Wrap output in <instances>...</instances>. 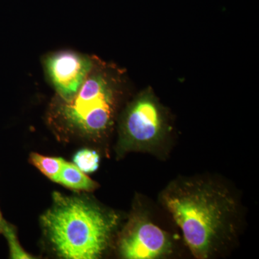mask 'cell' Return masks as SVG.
<instances>
[{
  "label": "cell",
  "mask_w": 259,
  "mask_h": 259,
  "mask_svg": "<svg viewBox=\"0 0 259 259\" xmlns=\"http://www.w3.org/2000/svg\"><path fill=\"white\" fill-rule=\"evenodd\" d=\"M74 164L84 173L96 171L100 163V156L96 151L83 149L78 151L74 157Z\"/></svg>",
  "instance_id": "10"
},
{
  "label": "cell",
  "mask_w": 259,
  "mask_h": 259,
  "mask_svg": "<svg viewBox=\"0 0 259 259\" xmlns=\"http://www.w3.org/2000/svg\"><path fill=\"white\" fill-rule=\"evenodd\" d=\"M57 182L75 190L93 191L97 186L76 165L66 161L63 165Z\"/></svg>",
  "instance_id": "7"
},
{
  "label": "cell",
  "mask_w": 259,
  "mask_h": 259,
  "mask_svg": "<svg viewBox=\"0 0 259 259\" xmlns=\"http://www.w3.org/2000/svg\"><path fill=\"white\" fill-rule=\"evenodd\" d=\"M48 78L63 102H69L82 86L95 66L88 55L71 51L49 54L44 61Z\"/></svg>",
  "instance_id": "4"
},
{
  "label": "cell",
  "mask_w": 259,
  "mask_h": 259,
  "mask_svg": "<svg viewBox=\"0 0 259 259\" xmlns=\"http://www.w3.org/2000/svg\"><path fill=\"white\" fill-rule=\"evenodd\" d=\"M170 242L164 231L145 218L131 223L120 240L121 255L128 259H152L166 254Z\"/></svg>",
  "instance_id": "6"
},
{
  "label": "cell",
  "mask_w": 259,
  "mask_h": 259,
  "mask_svg": "<svg viewBox=\"0 0 259 259\" xmlns=\"http://www.w3.org/2000/svg\"><path fill=\"white\" fill-rule=\"evenodd\" d=\"M105 71L94 66L72 100L63 102L61 115L73 128L85 134L99 135L111 124L115 87Z\"/></svg>",
  "instance_id": "3"
},
{
  "label": "cell",
  "mask_w": 259,
  "mask_h": 259,
  "mask_svg": "<svg viewBox=\"0 0 259 259\" xmlns=\"http://www.w3.org/2000/svg\"><path fill=\"white\" fill-rule=\"evenodd\" d=\"M0 233L4 235L10 247V256L15 259L32 258L31 255L25 252L20 246L14 228L4 219L0 223Z\"/></svg>",
  "instance_id": "9"
},
{
  "label": "cell",
  "mask_w": 259,
  "mask_h": 259,
  "mask_svg": "<svg viewBox=\"0 0 259 259\" xmlns=\"http://www.w3.org/2000/svg\"><path fill=\"white\" fill-rule=\"evenodd\" d=\"M30 160L32 165L54 182H57L61 168L66 161L61 158L49 157L35 153H31Z\"/></svg>",
  "instance_id": "8"
},
{
  "label": "cell",
  "mask_w": 259,
  "mask_h": 259,
  "mask_svg": "<svg viewBox=\"0 0 259 259\" xmlns=\"http://www.w3.org/2000/svg\"><path fill=\"white\" fill-rule=\"evenodd\" d=\"M163 199L192 254L209 258L232 228L235 202L229 194L204 181H185L171 186Z\"/></svg>",
  "instance_id": "1"
},
{
  "label": "cell",
  "mask_w": 259,
  "mask_h": 259,
  "mask_svg": "<svg viewBox=\"0 0 259 259\" xmlns=\"http://www.w3.org/2000/svg\"><path fill=\"white\" fill-rule=\"evenodd\" d=\"M42 224L54 249L67 259L100 258L115 226V216L78 197L54 194Z\"/></svg>",
  "instance_id": "2"
},
{
  "label": "cell",
  "mask_w": 259,
  "mask_h": 259,
  "mask_svg": "<svg viewBox=\"0 0 259 259\" xmlns=\"http://www.w3.org/2000/svg\"><path fill=\"white\" fill-rule=\"evenodd\" d=\"M123 129L126 137L133 144L147 145L157 141L163 133V119L152 94L146 92L131 104Z\"/></svg>",
  "instance_id": "5"
}]
</instances>
